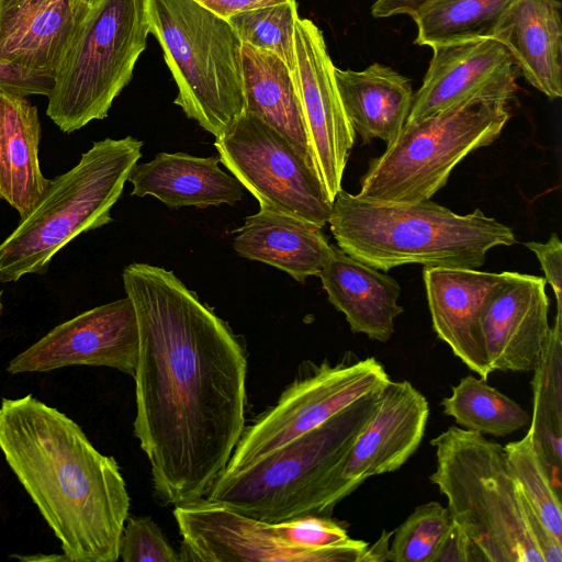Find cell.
<instances>
[{
	"instance_id": "8",
	"label": "cell",
	"mask_w": 562,
	"mask_h": 562,
	"mask_svg": "<svg viewBox=\"0 0 562 562\" xmlns=\"http://www.w3.org/2000/svg\"><path fill=\"white\" fill-rule=\"evenodd\" d=\"M509 102L471 98L405 123L384 153L369 161L357 195L387 203L430 200L464 157L499 136L510 117Z\"/></svg>"
},
{
	"instance_id": "37",
	"label": "cell",
	"mask_w": 562,
	"mask_h": 562,
	"mask_svg": "<svg viewBox=\"0 0 562 562\" xmlns=\"http://www.w3.org/2000/svg\"><path fill=\"white\" fill-rule=\"evenodd\" d=\"M483 561L475 546L453 521L446 533L434 562Z\"/></svg>"
},
{
	"instance_id": "19",
	"label": "cell",
	"mask_w": 562,
	"mask_h": 562,
	"mask_svg": "<svg viewBox=\"0 0 562 562\" xmlns=\"http://www.w3.org/2000/svg\"><path fill=\"white\" fill-rule=\"evenodd\" d=\"M93 10L81 0H0V57L56 76Z\"/></svg>"
},
{
	"instance_id": "1",
	"label": "cell",
	"mask_w": 562,
	"mask_h": 562,
	"mask_svg": "<svg viewBox=\"0 0 562 562\" xmlns=\"http://www.w3.org/2000/svg\"><path fill=\"white\" fill-rule=\"evenodd\" d=\"M122 277L139 333L134 435L160 502L200 501L246 426L245 347L173 271L134 262Z\"/></svg>"
},
{
	"instance_id": "23",
	"label": "cell",
	"mask_w": 562,
	"mask_h": 562,
	"mask_svg": "<svg viewBox=\"0 0 562 562\" xmlns=\"http://www.w3.org/2000/svg\"><path fill=\"white\" fill-rule=\"evenodd\" d=\"M233 247L240 257L276 267L301 283L319 274L331 251L322 227L265 207L245 218Z\"/></svg>"
},
{
	"instance_id": "26",
	"label": "cell",
	"mask_w": 562,
	"mask_h": 562,
	"mask_svg": "<svg viewBox=\"0 0 562 562\" xmlns=\"http://www.w3.org/2000/svg\"><path fill=\"white\" fill-rule=\"evenodd\" d=\"M241 68L245 112L280 133L316 171L291 69L277 55L248 44L241 45Z\"/></svg>"
},
{
	"instance_id": "43",
	"label": "cell",
	"mask_w": 562,
	"mask_h": 562,
	"mask_svg": "<svg viewBox=\"0 0 562 562\" xmlns=\"http://www.w3.org/2000/svg\"><path fill=\"white\" fill-rule=\"evenodd\" d=\"M3 310V303H2V292H0V316Z\"/></svg>"
},
{
	"instance_id": "5",
	"label": "cell",
	"mask_w": 562,
	"mask_h": 562,
	"mask_svg": "<svg viewBox=\"0 0 562 562\" xmlns=\"http://www.w3.org/2000/svg\"><path fill=\"white\" fill-rule=\"evenodd\" d=\"M429 476L448 499L452 521L485 562H543L532 535L535 512L508 464L504 447L450 426L435 437Z\"/></svg>"
},
{
	"instance_id": "21",
	"label": "cell",
	"mask_w": 562,
	"mask_h": 562,
	"mask_svg": "<svg viewBox=\"0 0 562 562\" xmlns=\"http://www.w3.org/2000/svg\"><path fill=\"white\" fill-rule=\"evenodd\" d=\"M559 0H513L493 38L512 54L525 79L550 100L562 95V21Z\"/></svg>"
},
{
	"instance_id": "28",
	"label": "cell",
	"mask_w": 562,
	"mask_h": 562,
	"mask_svg": "<svg viewBox=\"0 0 562 562\" xmlns=\"http://www.w3.org/2000/svg\"><path fill=\"white\" fill-rule=\"evenodd\" d=\"M441 406L463 429L480 435L504 437L530 424V414L517 402L471 374L452 387Z\"/></svg>"
},
{
	"instance_id": "7",
	"label": "cell",
	"mask_w": 562,
	"mask_h": 562,
	"mask_svg": "<svg viewBox=\"0 0 562 562\" xmlns=\"http://www.w3.org/2000/svg\"><path fill=\"white\" fill-rule=\"evenodd\" d=\"M178 88L173 101L215 138L245 113L241 42L229 23L193 0H144Z\"/></svg>"
},
{
	"instance_id": "3",
	"label": "cell",
	"mask_w": 562,
	"mask_h": 562,
	"mask_svg": "<svg viewBox=\"0 0 562 562\" xmlns=\"http://www.w3.org/2000/svg\"><path fill=\"white\" fill-rule=\"evenodd\" d=\"M328 224L341 250L383 271L408 263L477 269L488 250L517 243L508 226L480 209L460 215L430 200L378 202L342 189Z\"/></svg>"
},
{
	"instance_id": "24",
	"label": "cell",
	"mask_w": 562,
	"mask_h": 562,
	"mask_svg": "<svg viewBox=\"0 0 562 562\" xmlns=\"http://www.w3.org/2000/svg\"><path fill=\"white\" fill-rule=\"evenodd\" d=\"M346 115L364 144H387L400 134L413 103L409 80L393 68L373 63L363 70L334 69Z\"/></svg>"
},
{
	"instance_id": "11",
	"label": "cell",
	"mask_w": 562,
	"mask_h": 562,
	"mask_svg": "<svg viewBox=\"0 0 562 562\" xmlns=\"http://www.w3.org/2000/svg\"><path fill=\"white\" fill-rule=\"evenodd\" d=\"M220 162L259 202L260 207L319 227L328 224L331 201L316 171L280 133L245 112L215 138Z\"/></svg>"
},
{
	"instance_id": "14",
	"label": "cell",
	"mask_w": 562,
	"mask_h": 562,
	"mask_svg": "<svg viewBox=\"0 0 562 562\" xmlns=\"http://www.w3.org/2000/svg\"><path fill=\"white\" fill-rule=\"evenodd\" d=\"M138 348L137 316L126 295L55 326L12 358L7 371L19 374L88 366L112 368L134 375Z\"/></svg>"
},
{
	"instance_id": "20",
	"label": "cell",
	"mask_w": 562,
	"mask_h": 562,
	"mask_svg": "<svg viewBox=\"0 0 562 562\" xmlns=\"http://www.w3.org/2000/svg\"><path fill=\"white\" fill-rule=\"evenodd\" d=\"M318 277L329 302L353 333L380 342L391 338L394 321L404 312L397 303L401 286L395 279L333 245Z\"/></svg>"
},
{
	"instance_id": "18",
	"label": "cell",
	"mask_w": 562,
	"mask_h": 562,
	"mask_svg": "<svg viewBox=\"0 0 562 562\" xmlns=\"http://www.w3.org/2000/svg\"><path fill=\"white\" fill-rule=\"evenodd\" d=\"M505 273L469 268L424 267L432 328L453 355L486 380L493 373L482 334V314Z\"/></svg>"
},
{
	"instance_id": "33",
	"label": "cell",
	"mask_w": 562,
	"mask_h": 562,
	"mask_svg": "<svg viewBox=\"0 0 562 562\" xmlns=\"http://www.w3.org/2000/svg\"><path fill=\"white\" fill-rule=\"evenodd\" d=\"M124 562H181L160 527L149 517H127L119 547Z\"/></svg>"
},
{
	"instance_id": "32",
	"label": "cell",
	"mask_w": 562,
	"mask_h": 562,
	"mask_svg": "<svg viewBox=\"0 0 562 562\" xmlns=\"http://www.w3.org/2000/svg\"><path fill=\"white\" fill-rule=\"evenodd\" d=\"M451 524L448 508L438 502L417 506L393 531L385 561L434 562Z\"/></svg>"
},
{
	"instance_id": "17",
	"label": "cell",
	"mask_w": 562,
	"mask_h": 562,
	"mask_svg": "<svg viewBox=\"0 0 562 562\" xmlns=\"http://www.w3.org/2000/svg\"><path fill=\"white\" fill-rule=\"evenodd\" d=\"M504 273L482 314L486 357L493 372L533 371L550 331L547 282L532 274Z\"/></svg>"
},
{
	"instance_id": "16",
	"label": "cell",
	"mask_w": 562,
	"mask_h": 562,
	"mask_svg": "<svg viewBox=\"0 0 562 562\" xmlns=\"http://www.w3.org/2000/svg\"><path fill=\"white\" fill-rule=\"evenodd\" d=\"M432 57L414 93L406 123L423 120L471 98L514 97L518 66L493 37L432 47Z\"/></svg>"
},
{
	"instance_id": "10",
	"label": "cell",
	"mask_w": 562,
	"mask_h": 562,
	"mask_svg": "<svg viewBox=\"0 0 562 562\" xmlns=\"http://www.w3.org/2000/svg\"><path fill=\"white\" fill-rule=\"evenodd\" d=\"M390 380L374 357L358 359L347 352L336 363L307 362L278 401L245 426L225 472L252 465L358 400L383 390Z\"/></svg>"
},
{
	"instance_id": "22",
	"label": "cell",
	"mask_w": 562,
	"mask_h": 562,
	"mask_svg": "<svg viewBox=\"0 0 562 562\" xmlns=\"http://www.w3.org/2000/svg\"><path fill=\"white\" fill-rule=\"evenodd\" d=\"M218 164L215 156L159 153L133 167L127 178L133 184L131 194L153 195L170 209L234 205L244 196L243 186Z\"/></svg>"
},
{
	"instance_id": "12",
	"label": "cell",
	"mask_w": 562,
	"mask_h": 562,
	"mask_svg": "<svg viewBox=\"0 0 562 562\" xmlns=\"http://www.w3.org/2000/svg\"><path fill=\"white\" fill-rule=\"evenodd\" d=\"M181 562H360L369 543L348 541L318 550L280 541L270 524L202 498L176 505Z\"/></svg>"
},
{
	"instance_id": "42",
	"label": "cell",
	"mask_w": 562,
	"mask_h": 562,
	"mask_svg": "<svg viewBox=\"0 0 562 562\" xmlns=\"http://www.w3.org/2000/svg\"><path fill=\"white\" fill-rule=\"evenodd\" d=\"M81 1L87 3L88 5H90L91 8L95 9L102 3L103 0H81Z\"/></svg>"
},
{
	"instance_id": "27",
	"label": "cell",
	"mask_w": 562,
	"mask_h": 562,
	"mask_svg": "<svg viewBox=\"0 0 562 562\" xmlns=\"http://www.w3.org/2000/svg\"><path fill=\"white\" fill-rule=\"evenodd\" d=\"M532 413L528 431L552 485L561 494L562 315L557 314L533 370Z\"/></svg>"
},
{
	"instance_id": "29",
	"label": "cell",
	"mask_w": 562,
	"mask_h": 562,
	"mask_svg": "<svg viewBox=\"0 0 562 562\" xmlns=\"http://www.w3.org/2000/svg\"><path fill=\"white\" fill-rule=\"evenodd\" d=\"M513 0H442L413 19L415 43L430 48L492 37Z\"/></svg>"
},
{
	"instance_id": "34",
	"label": "cell",
	"mask_w": 562,
	"mask_h": 562,
	"mask_svg": "<svg viewBox=\"0 0 562 562\" xmlns=\"http://www.w3.org/2000/svg\"><path fill=\"white\" fill-rule=\"evenodd\" d=\"M270 527L280 541L303 550L325 549L350 539L347 529L330 516L304 515Z\"/></svg>"
},
{
	"instance_id": "15",
	"label": "cell",
	"mask_w": 562,
	"mask_h": 562,
	"mask_svg": "<svg viewBox=\"0 0 562 562\" xmlns=\"http://www.w3.org/2000/svg\"><path fill=\"white\" fill-rule=\"evenodd\" d=\"M428 416V402L412 383L390 380L333 481L326 515L367 479L400 469L419 447Z\"/></svg>"
},
{
	"instance_id": "13",
	"label": "cell",
	"mask_w": 562,
	"mask_h": 562,
	"mask_svg": "<svg viewBox=\"0 0 562 562\" xmlns=\"http://www.w3.org/2000/svg\"><path fill=\"white\" fill-rule=\"evenodd\" d=\"M334 69L323 32L313 21L297 16L292 75L315 169L331 203L342 189L344 171L356 138Z\"/></svg>"
},
{
	"instance_id": "30",
	"label": "cell",
	"mask_w": 562,
	"mask_h": 562,
	"mask_svg": "<svg viewBox=\"0 0 562 562\" xmlns=\"http://www.w3.org/2000/svg\"><path fill=\"white\" fill-rule=\"evenodd\" d=\"M510 470L540 521L562 540L561 494L552 485L529 431L504 446Z\"/></svg>"
},
{
	"instance_id": "9",
	"label": "cell",
	"mask_w": 562,
	"mask_h": 562,
	"mask_svg": "<svg viewBox=\"0 0 562 562\" xmlns=\"http://www.w3.org/2000/svg\"><path fill=\"white\" fill-rule=\"evenodd\" d=\"M149 34L144 0H103L56 76L46 114L64 133L103 120L130 83Z\"/></svg>"
},
{
	"instance_id": "35",
	"label": "cell",
	"mask_w": 562,
	"mask_h": 562,
	"mask_svg": "<svg viewBox=\"0 0 562 562\" xmlns=\"http://www.w3.org/2000/svg\"><path fill=\"white\" fill-rule=\"evenodd\" d=\"M55 86V76L40 72L0 57V91L26 98L32 94L48 97Z\"/></svg>"
},
{
	"instance_id": "36",
	"label": "cell",
	"mask_w": 562,
	"mask_h": 562,
	"mask_svg": "<svg viewBox=\"0 0 562 562\" xmlns=\"http://www.w3.org/2000/svg\"><path fill=\"white\" fill-rule=\"evenodd\" d=\"M538 258L544 272V280L553 290L557 314L562 315V243L552 233L547 243L528 241L525 244Z\"/></svg>"
},
{
	"instance_id": "41",
	"label": "cell",
	"mask_w": 562,
	"mask_h": 562,
	"mask_svg": "<svg viewBox=\"0 0 562 562\" xmlns=\"http://www.w3.org/2000/svg\"><path fill=\"white\" fill-rule=\"evenodd\" d=\"M14 558H16L19 560H23V561H57V560L67 561V559L64 554H61V555H42L41 554L40 558L34 557V555H30V557L14 555Z\"/></svg>"
},
{
	"instance_id": "38",
	"label": "cell",
	"mask_w": 562,
	"mask_h": 562,
	"mask_svg": "<svg viewBox=\"0 0 562 562\" xmlns=\"http://www.w3.org/2000/svg\"><path fill=\"white\" fill-rule=\"evenodd\" d=\"M442 0H375L371 7L374 18H389L398 14L415 19L418 14Z\"/></svg>"
},
{
	"instance_id": "6",
	"label": "cell",
	"mask_w": 562,
	"mask_h": 562,
	"mask_svg": "<svg viewBox=\"0 0 562 562\" xmlns=\"http://www.w3.org/2000/svg\"><path fill=\"white\" fill-rule=\"evenodd\" d=\"M143 142L132 136L93 143L79 162L50 179L44 194L0 243V282L45 274L53 257L78 235L110 222Z\"/></svg>"
},
{
	"instance_id": "39",
	"label": "cell",
	"mask_w": 562,
	"mask_h": 562,
	"mask_svg": "<svg viewBox=\"0 0 562 562\" xmlns=\"http://www.w3.org/2000/svg\"><path fill=\"white\" fill-rule=\"evenodd\" d=\"M201 7L207 9L222 19L227 20L229 16L243 11L257 8L280 4L289 0H193Z\"/></svg>"
},
{
	"instance_id": "31",
	"label": "cell",
	"mask_w": 562,
	"mask_h": 562,
	"mask_svg": "<svg viewBox=\"0 0 562 562\" xmlns=\"http://www.w3.org/2000/svg\"><path fill=\"white\" fill-rule=\"evenodd\" d=\"M295 0L239 12L229 23L241 44L270 52L286 66H294V27L297 19Z\"/></svg>"
},
{
	"instance_id": "4",
	"label": "cell",
	"mask_w": 562,
	"mask_h": 562,
	"mask_svg": "<svg viewBox=\"0 0 562 562\" xmlns=\"http://www.w3.org/2000/svg\"><path fill=\"white\" fill-rule=\"evenodd\" d=\"M382 391L358 400L252 465L224 472L204 498L268 524L327 516L333 481L375 413Z\"/></svg>"
},
{
	"instance_id": "2",
	"label": "cell",
	"mask_w": 562,
	"mask_h": 562,
	"mask_svg": "<svg viewBox=\"0 0 562 562\" xmlns=\"http://www.w3.org/2000/svg\"><path fill=\"white\" fill-rule=\"evenodd\" d=\"M0 450L67 561H119L126 484L76 422L32 394L2 398Z\"/></svg>"
},
{
	"instance_id": "25",
	"label": "cell",
	"mask_w": 562,
	"mask_h": 562,
	"mask_svg": "<svg viewBox=\"0 0 562 562\" xmlns=\"http://www.w3.org/2000/svg\"><path fill=\"white\" fill-rule=\"evenodd\" d=\"M42 127L26 98L0 91V199L25 217L49 184L38 159Z\"/></svg>"
},
{
	"instance_id": "40",
	"label": "cell",
	"mask_w": 562,
	"mask_h": 562,
	"mask_svg": "<svg viewBox=\"0 0 562 562\" xmlns=\"http://www.w3.org/2000/svg\"><path fill=\"white\" fill-rule=\"evenodd\" d=\"M393 535L391 532H383L379 541H376L373 546L368 547L363 557L361 558V562H378L385 561L386 552L389 549L390 538Z\"/></svg>"
}]
</instances>
